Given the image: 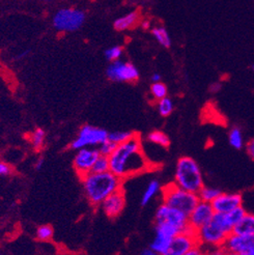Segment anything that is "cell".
Listing matches in <instances>:
<instances>
[{"mask_svg": "<svg viewBox=\"0 0 254 255\" xmlns=\"http://www.w3.org/2000/svg\"><path fill=\"white\" fill-rule=\"evenodd\" d=\"M199 201L197 193L189 192L176 186L174 183H170L162 188V202L188 216Z\"/></svg>", "mask_w": 254, "mask_h": 255, "instance_id": "cell-4", "label": "cell"}, {"mask_svg": "<svg viewBox=\"0 0 254 255\" xmlns=\"http://www.w3.org/2000/svg\"><path fill=\"white\" fill-rule=\"evenodd\" d=\"M171 240L172 239L156 234L154 240H152V242L150 243L149 248H151L155 252H157L159 255H164V253L167 251V249L170 245Z\"/></svg>", "mask_w": 254, "mask_h": 255, "instance_id": "cell-21", "label": "cell"}, {"mask_svg": "<svg viewBox=\"0 0 254 255\" xmlns=\"http://www.w3.org/2000/svg\"><path fill=\"white\" fill-rule=\"evenodd\" d=\"M221 255H241L239 253H236V252H233V251H228V250H225L222 248V253Z\"/></svg>", "mask_w": 254, "mask_h": 255, "instance_id": "cell-40", "label": "cell"}, {"mask_svg": "<svg viewBox=\"0 0 254 255\" xmlns=\"http://www.w3.org/2000/svg\"><path fill=\"white\" fill-rule=\"evenodd\" d=\"M252 71H253V72H254V65H253V66H252Z\"/></svg>", "mask_w": 254, "mask_h": 255, "instance_id": "cell-42", "label": "cell"}, {"mask_svg": "<svg viewBox=\"0 0 254 255\" xmlns=\"http://www.w3.org/2000/svg\"><path fill=\"white\" fill-rule=\"evenodd\" d=\"M150 95L157 102L163 98L167 97V87L164 83L156 82L152 83L150 86Z\"/></svg>", "mask_w": 254, "mask_h": 255, "instance_id": "cell-27", "label": "cell"}, {"mask_svg": "<svg viewBox=\"0 0 254 255\" xmlns=\"http://www.w3.org/2000/svg\"><path fill=\"white\" fill-rule=\"evenodd\" d=\"M221 193L222 192H221L220 189L205 185L199 190V192L197 193V195H198L200 201L212 203Z\"/></svg>", "mask_w": 254, "mask_h": 255, "instance_id": "cell-20", "label": "cell"}, {"mask_svg": "<svg viewBox=\"0 0 254 255\" xmlns=\"http://www.w3.org/2000/svg\"><path fill=\"white\" fill-rule=\"evenodd\" d=\"M139 19V15L137 11H132L130 14L126 15L122 18H119L114 22V28L117 30H126L133 27Z\"/></svg>", "mask_w": 254, "mask_h": 255, "instance_id": "cell-18", "label": "cell"}, {"mask_svg": "<svg viewBox=\"0 0 254 255\" xmlns=\"http://www.w3.org/2000/svg\"><path fill=\"white\" fill-rule=\"evenodd\" d=\"M107 76L116 82H134L139 78V72L132 63L117 60L108 67Z\"/></svg>", "mask_w": 254, "mask_h": 255, "instance_id": "cell-10", "label": "cell"}, {"mask_svg": "<svg viewBox=\"0 0 254 255\" xmlns=\"http://www.w3.org/2000/svg\"><path fill=\"white\" fill-rule=\"evenodd\" d=\"M197 245L199 244L196 238V232L191 228L175 236L171 240L170 245L164 255H184Z\"/></svg>", "mask_w": 254, "mask_h": 255, "instance_id": "cell-11", "label": "cell"}, {"mask_svg": "<svg viewBox=\"0 0 254 255\" xmlns=\"http://www.w3.org/2000/svg\"><path fill=\"white\" fill-rule=\"evenodd\" d=\"M228 142L235 149H242L245 146V140L240 127H233L228 132Z\"/></svg>", "mask_w": 254, "mask_h": 255, "instance_id": "cell-19", "label": "cell"}, {"mask_svg": "<svg viewBox=\"0 0 254 255\" xmlns=\"http://www.w3.org/2000/svg\"><path fill=\"white\" fill-rule=\"evenodd\" d=\"M241 255H254V236H241L231 234L222 247Z\"/></svg>", "mask_w": 254, "mask_h": 255, "instance_id": "cell-12", "label": "cell"}, {"mask_svg": "<svg viewBox=\"0 0 254 255\" xmlns=\"http://www.w3.org/2000/svg\"><path fill=\"white\" fill-rule=\"evenodd\" d=\"M151 34L154 35L156 41L164 48H169L171 46V39L168 31L164 27L158 26L151 29Z\"/></svg>", "mask_w": 254, "mask_h": 255, "instance_id": "cell-23", "label": "cell"}, {"mask_svg": "<svg viewBox=\"0 0 254 255\" xmlns=\"http://www.w3.org/2000/svg\"><path fill=\"white\" fill-rule=\"evenodd\" d=\"M0 255H2V254H1V253H0Z\"/></svg>", "mask_w": 254, "mask_h": 255, "instance_id": "cell-43", "label": "cell"}, {"mask_svg": "<svg viewBox=\"0 0 254 255\" xmlns=\"http://www.w3.org/2000/svg\"><path fill=\"white\" fill-rule=\"evenodd\" d=\"M35 236H36V239L40 241H43V242L50 241L53 237V228L50 225H42L40 227H37Z\"/></svg>", "mask_w": 254, "mask_h": 255, "instance_id": "cell-29", "label": "cell"}, {"mask_svg": "<svg viewBox=\"0 0 254 255\" xmlns=\"http://www.w3.org/2000/svg\"><path fill=\"white\" fill-rule=\"evenodd\" d=\"M29 141L32 145V147L35 150H41L45 146L46 142V133L43 129H35L30 135H29Z\"/></svg>", "mask_w": 254, "mask_h": 255, "instance_id": "cell-24", "label": "cell"}, {"mask_svg": "<svg viewBox=\"0 0 254 255\" xmlns=\"http://www.w3.org/2000/svg\"><path fill=\"white\" fill-rule=\"evenodd\" d=\"M28 54V51H24V52H22V53H20V54H18V56H17V58H19V59H21V58H23V57H25Z\"/></svg>", "mask_w": 254, "mask_h": 255, "instance_id": "cell-41", "label": "cell"}, {"mask_svg": "<svg viewBox=\"0 0 254 255\" xmlns=\"http://www.w3.org/2000/svg\"><path fill=\"white\" fill-rule=\"evenodd\" d=\"M206 251H207L206 248H203L200 245H197V246H195L194 248H192L190 251H188L187 253H185L184 255H205Z\"/></svg>", "mask_w": 254, "mask_h": 255, "instance_id": "cell-32", "label": "cell"}, {"mask_svg": "<svg viewBox=\"0 0 254 255\" xmlns=\"http://www.w3.org/2000/svg\"><path fill=\"white\" fill-rule=\"evenodd\" d=\"M222 88V84L220 82H215V83H212L211 86H210V92L212 94H217L221 91Z\"/></svg>", "mask_w": 254, "mask_h": 255, "instance_id": "cell-35", "label": "cell"}, {"mask_svg": "<svg viewBox=\"0 0 254 255\" xmlns=\"http://www.w3.org/2000/svg\"><path fill=\"white\" fill-rule=\"evenodd\" d=\"M81 180L84 194L95 207L101 206L108 196L123 189V180L111 171L91 172Z\"/></svg>", "mask_w": 254, "mask_h": 255, "instance_id": "cell-2", "label": "cell"}, {"mask_svg": "<svg viewBox=\"0 0 254 255\" xmlns=\"http://www.w3.org/2000/svg\"><path fill=\"white\" fill-rule=\"evenodd\" d=\"M157 108H158V112L161 117L167 118L173 112L174 104L170 98L166 97V98H163L158 101Z\"/></svg>", "mask_w": 254, "mask_h": 255, "instance_id": "cell-25", "label": "cell"}, {"mask_svg": "<svg viewBox=\"0 0 254 255\" xmlns=\"http://www.w3.org/2000/svg\"><path fill=\"white\" fill-rule=\"evenodd\" d=\"M101 209L103 213L109 218H117L119 217L125 207H126V195L124 190H120L118 192L108 196L103 202L101 203Z\"/></svg>", "mask_w": 254, "mask_h": 255, "instance_id": "cell-15", "label": "cell"}, {"mask_svg": "<svg viewBox=\"0 0 254 255\" xmlns=\"http://www.w3.org/2000/svg\"><path fill=\"white\" fill-rule=\"evenodd\" d=\"M140 255H159V254L157 252H155L151 248H146L140 252Z\"/></svg>", "mask_w": 254, "mask_h": 255, "instance_id": "cell-38", "label": "cell"}, {"mask_svg": "<svg viewBox=\"0 0 254 255\" xmlns=\"http://www.w3.org/2000/svg\"><path fill=\"white\" fill-rule=\"evenodd\" d=\"M118 145L114 144L113 142H111L110 140H106L105 142L102 143L100 146H98V149L100 151V154L102 156H106V157H109L112 152L114 151V149H116Z\"/></svg>", "mask_w": 254, "mask_h": 255, "instance_id": "cell-30", "label": "cell"}, {"mask_svg": "<svg viewBox=\"0 0 254 255\" xmlns=\"http://www.w3.org/2000/svg\"><path fill=\"white\" fill-rule=\"evenodd\" d=\"M155 224L171 225L179 229L181 233H184L189 231V229H191L188 222V215H186L185 213L179 210L165 205L163 202L156 211Z\"/></svg>", "mask_w": 254, "mask_h": 255, "instance_id": "cell-7", "label": "cell"}, {"mask_svg": "<svg viewBox=\"0 0 254 255\" xmlns=\"http://www.w3.org/2000/svg\"><path fill=\"white\" fill-rule=\"evenodd\" d=\"M110 171L122 180L144 172L150 167L142 150L141 139L135 134L130 140L118 145L109 156Z\"/></svg>", "mask_w": 254, "mask_h": 255, "instance_id": "cell-1", "label": "cell"}, {"mask_svg": "<svg viewBox=\"0 0 254 255\" xmlns=\"http://www.w3.org/2000/svg\"><path fill=\"white\" fill-rule=\"evenodd\" d=\"M136 133L130 131H117L108 134V140L113 142L116 145H120L130 140Z\"/></svg>", "mask_w": 254, "mask_h": 255, "instance_id": "cell-26", "label": "cell"}, {"mask_svg": "<svg viewBox=\"0 0 254 255\" xmlns=\"http://www.w3.org/2000/svg\"><path fill=\"white\" fill-rule=\"evenodd\" d=\"M122 53H123V49L119 46H116V47H111V48L107 49L105 51V56L108 60L117 61L122 56Z\"/></svg>", "mask_w": 254, "mask_h": 255, "instance_id": "cell-31", "label": "cell"}, {"mask_svg": "<svg viewBox=\"0 0 254 255\" xmlns=\"http://www.w3.org/2000/svg\"><path fill=\"white\" fill-rule=\"evenodd\" d=\"M100 156L101 154L97 147H85L76 150L73 166L80 178L93 171L94 165Z\"/></svg>", "mask_w": 254, "mask_h": 255, "instance_id": "cell-9", "label": "cell"}, {"mask_svg": "<svg viewBox=\"0 0 254 255\" xmlns=\"http://www.w3.org/2000/svg\"><path fill=\"white\" fill-rule=\"evenodd\" d=\"M151 81H152V83L160 82V81H161V76H160V74L155 73L154 75H152V76H151Z\"/></svg>", "mask_w": 254, "mask_h": 255, "instance_id": "cell-39", "label": "cell"}, {"mask_svg": "<svg viewBox=\"0 0 254 255\" xmlns=\"http://www.w3.org/2000/svg\"><path fill=\"white\" fill-rule=\"evenodd\" d=\"M215 213L226 214L243 207V197L240 193H221L212 202Z\"/></svg>", "mask_w": 254, "mask_h": 255, "instance_id": "cell-14", "label": "cell"}, {"mask_svg": "<svg viewBox=\"0 0 254 255\" xmlns=\"http://www.w3.org/2000/svg\"><path fill=\"white\" fill-rule=\"evenodd\" d=\"M246 151H247V155L250 157V159L254 161V138L250 139L247 142Z\"/></svg>", "mask_w": 254, "mask_h": 255, "instance_id": "cell-34", "label": "cell"}, {"mask_svg": "<svg viewBox=\"0 0 254 255\" xmlns=\"http://www.w3.org/2000/svg\"><path fill=\"white\" fill-rule=\"evenodd\" d=\"M160 191H162V186H161L160 182L158 180H151L147 184L144 192L142 194L141 201H140L141 206L142 207L147 206L148 203L157 196V194L160 192Z\"/></svg>", "mask_w": 254, "mask_h": 255, "instance_id": "cell-17", "label": "cell"}, {"mask_svg": "<svg viewBox=\"0 0 254 255\" xmlns=\"http://www.w3.org/2000/svg\"><path fill=\"white\" fill-rule=\"evenodd\" d=\"M11 173V167L5 162L0 161V176H5Z\"/></svg>", "mask_w": 254, "mask_h": 255, "instance_id": "cell-33", "label": "cell"}, {"mask_svg": "<svg viewBox=\"0 0 254 255\" xmlns=\"http://www.w3.org/2000/svg\"><path fill=\"white\" fill-rule=\"evenodd\" d=\"M147 141L155 144V145H159L161 147L167 148L170 145V139L169 137L165 134L162 131H152L150 132L147 137Z\"/></svg>", "mask_w": 254, "mask_h": 255, "instance_id": "cell-22", "label": "cell"}, {"mask_svg": "<svg viewBox=\"0 0 254 255\" xmlns=\"http://www.w3.org/2000/svg\"><path fill=\"white\" fill-rule=\"evenodd\" d=\"M173 183L189 192L198 193L205 186L203 175L198 163L191 157H182L175 166Z\"/></svg>", "mask_w": 254, "mask_h": 255, "instance_id": "cell-3", "label": "cell"}, {"mask_svg": "<svg viewBox=\"0 0 254 255\" xmlns=\"http://www.w3.org/2000/svg\"><path fill=\"white\" fill-rule=\"evenodd\" d=\"M230 235L214 217L209 223L196 231L198 244L206 249L222 248Z\"/></svg>", "mask_w": 254, "mask_h": 255, "instance_id": "cell-5", "label": "cell"}, {"mask_svg": "<svg viewBox=\"0 0 254 255\" xmlns=\"http://www.w3.org/2000/svg\"><path fill=\"white\" fill-rule=\"evenodd\" d=\"M234 234L241 236H254V214L246 213L234 228Z\"/></svg>", "mask_w": 254, "mask_h": 255, "instance_id": "cell-16", "label": "cell"}, {"mask_svg": "<svg viewBox=\"0 0 254 255\" xmlns=\"http://www.w3.org/2000/svg\"><path fill=\"white\" fill-rule=\"evenodd\" d=\"M108 134L102 128L85 125L80 129L77 137L73 140L70 147L74 150H78L85 147L100 146L108 139Z\"/></svg>", "mask_w": 254, "mask_h": 255, "instance_id": "cell-6", "label": "cell"}, {"mask_svg": "<svg viewBox=\"0 0 254 255\" xmlns=\"http://www.w3.org/2000/svg\"><path fill=\"white\" fill-rule=\"evenodd\" d=\"M85 20L84 12L79 9L63 8L53 18L54 27L60 31H75L81 27Z\"/></svg>", "mask_w": 254, "mask_h": 255, "instance_id": "cell-8", "label": "cell"}, {"mask_svg": "<svg viewBox=\"0 0 254 255\" xmlns=\"http://www.w3.org/2000/svg\"><path fill=\"white\" fill-rule=\"evenodd\" d=\"M110 171V162H109V157L106 156H100L98 158V160L96 161L94 167H93V171L92 172H97V173H101V172H107Z\"/></svg>", "mask_w": 254, "mask_h": 255, "instance_id": "cell-28", "label": "cell"}, {"mask_svg": "<svg viewBox=\"0 0 254 255\" xmlns=\"http://www.w3.org/2000/svg\"><path fill=\"white\" fill-rule=\"evenodd\" d=\"M215 215V211L213 209L212 203L199 201L197 206L193 209V211L188 216L189 226L196 232L197 229L209 223Z\"/></svg>", "mask_w": 254, "mask_h": 255, "instance_id": "cell-13", "label": "cell"}, {"mask_svg": "<svg viewBox=\"0 0 254 255\" xmlns=\"http://www.w3.org/2000/svg\"><path fill=\"white\" fill-rule=\"evenodd\" d=\"M222 248H216V249H207L205 255H221Z\"/></svg>", "mask_w": 254, "mask_h": 255, "instance_id": "cell-37", "label": "cell"}, {"mask_svg": "<svg viewBox=\"0 0 254 255\" xmlns=\"http://www.w3.org/2000/svg\"><path fill=\"white\" fill-rule=\"evenodd\" d=\"M44 162H45V159L43 157H40L37 158V160L34 162V168L35 170H41L44 166Z\"/></svg>", "mask_w": 254, "mask_h": 255, "instance_id": "cell-36", "label": "cell"}]
</instances>
